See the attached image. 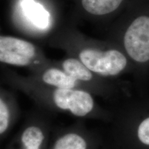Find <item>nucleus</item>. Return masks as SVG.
Wrapping results in <instances>:
<instances>
[{"mask_svg": "<svg viewBox=\"0 0 149 149\" xmlns=\"http://www.w3.org/2000/svg\"><path fill=\"white\" fill-rule=\"evenodd\" d=\"M3 82L20 91L46 111L68 113L81 118L109 122L111 115L95 100L93 95L82 89L62 88L44 85L3 68Z\"/></svg>", "mask_w": 149, "mask_h": 149, "instance_id": "obj_1", "label": "nucleus"}, {"mask_svg": "<svg viewBox=\"0 0 149 149\" xmlns=\"http://www.w3.org/2000/svg\"><path fill=\"white\" fill-rule=\"evenodd\" d=\"M52 47L62 50L89 70L107 79H113L125 71L128 66L126 54L109 40L91 38L72 26L58 28L48 40Z\"/></svg>", "mask_w": 149, "mask_h": 149, "instance_id": "obj_2", "label": "nucleus"}, {"mask_svg": "<svg viewBox=\"0 0 149 149\" xmlns=\"http://www.w3.org/2000/svg\"><path fill=\"white\" fill-rule=\"evenodd\" d=\"M0 61L6 65L27 68L30 73L54 63L36 44L10 35L0 37Z\"/></svg>", "mask_w": 149, "mask_h": 149, "instance_id": "obj_3", "label": "nucleus"}, {"mask_svg": "<svg viewBox=\"0 0 149 149\" xmlns=\"http://www.w3.org/2000/svg\"><path fill=\"white\" fill-rule=\"evenodd\" d=\"M46 112L34 111L28 115L17 133L6 149H48L53 133Z\"/></svg>", "mask_w": 149, "mask_h": 149, "instance_id": "obj_4", "label": "nucleus"}, {"mask_svg": "<svg viewBox=\"0 0 149 149\" xmlns=\"http://www.w3.org/2000/svg\"><path fill=\"white\" fill-rule=\"evenodd\" d=\"M54 62L56 66L80 81L87 91L93 95L109 100L113 95L114 86L111 79L101 77L91 71L78 59L67 56L66 58L59 61H54Z\"/></svg>", "mask_w": 149, "mask_h": 149, "instance_id": "obj_5", "label": "nucleus"}, {"mask_svg": "<svg viewBox=\"0 0 149 149\" xmlns=\"http://www.w3.org/2000/svg\"><path fill=\"white\" fill-rule=\"evenodd\" d=\"M126 55L138 64L149 61V16L139 15L130 22L123 35Z\"/></svg>", "mask_w": 149, "mask_h": 149, "instance_id": "obj_6", "label": "nucleus"}, {"mask_svg": "<svg viewBox=\"0 0 149 149\" xmlns=\"http://www.w3.org/2000/svg\"><path fill=\"white\" fill-rule=\"evenodd\" d=\"M102 145V139L96 133L77 122L55 131L48 149H100Z\"/></svg>", "mask_w": 149, "mask_h": 149, "instance_id": "obj_7", "label": "nucleus"}, {"mask_svg": "<svg viewBox=\"0 0 149 149\" xmlns=\"http://www.w3.org/2000/svg\"><path fill=\"white\" fill-rule=\"evenodd\" d=\"M17 10L24 22L39 33L51 28V13L37 0H18Z\"/></svg>", "mask_w": 149, "mask_h": 149, "instance_id": "obj_8", "label": "nucleus"}, {"mask_svg": "<svg viewBox=\"0 0 149 149\" xmlns=\"http://www.w3.org/2000/svg\"><path fill=\"white\" fill-rule=\"evenodd\" d=\"M77 13L84 19L105 22L120 9L125 0H73Z\"/></svg>", "mask_w": 149, "mask_h": 149, "instance_id": "obj_9", "label": "nucleus"}, {"mask_svg": "<svg viewBox=\"0 0 149 149\" xmlns=\"http://www.w3.org/2000/svg\"><path fill=\"white\" fill-rule=\"evenodd\" d=\"M28 76L37 82L50 86L87 91L84 86L80 81L56 66L55 62L53 65L42 68L35 72L30 73Z\"/></svg>", "mask_w": 149, "mask_h": 149, "instance_id": "obj_10", "label": "nucleus"}, {"mask_svg": "<svg viewBox=\"0 0 149 149\" xmlns=\"http://www.w3.org/2000/svg\"><path fill=\"white\" fill-rule=\"evenodd\" d=\"M19 116V107L14 93L1 88L0 91V137L4 139Z\"/></svg>", "mask_w": 149, "mask_h": 149, "instance_id": "obj_11", "label": "nucleus"}, {"mask_svg": "<svg viewBox=\"0 0 149 149\" xmlns=\"http://www.w3.org/2000/svg\"><path fill=\"white\" fill-rule=\"evenodd\" d=\"M136 137L141 144L149 147V116L139 122L136 129Z\"/></svg>", "mask_w": 149, "mask_h": 149, "instance_id": "obj_12", "label": "nucleus"}, {"mask_svg": "<svg viewBox=\"0 0 149 149\" xmlns=\"http://www.w3.org/2000/svg\"><path fill=\"white\" fill-rule=\"evenodd\" d=\"M100 149H109V146H108V145L107 144H104L103 148H102Z\"/></svg>", "mask_w": 149, "mask_h": 149, "instance_id": "obj_13", "label": "nucleus"}]
</instances>
